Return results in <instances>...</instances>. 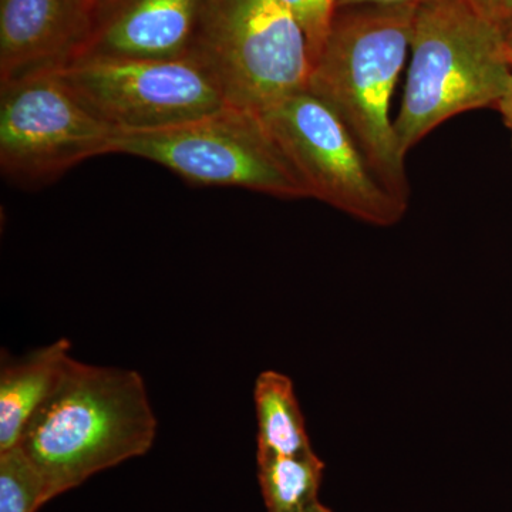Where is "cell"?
<instances>
[{"label": "cell", "instance_id": "cell-1", "mask_svg": "<svg viewBox=\"0 0 512 512\" xmlns=\"http://www.w3.org/2000/svg\"><path fill=\"white\" fill-rule=\"evenodd\" d=\"M156 436V414L140 373L70 356L18 446L45 481L50 501L100 471L144 456Z\"/></svg>", "mask_w": 512, "mask_h": 512}, {"label": "cell", "instance_id": "cell-2", "mask_svg": "<svg viewBox=\"0 0 512 512\" xmlns=\"http://www.w3.org/2000/svg\"><path fill=\"white\" fill-rule=\"evenodd\" d=\"M416 10L372 5L338 9L308 83L309 92L348 127L377 180L404 207L410 184L390 103L410 56Z\"/></svg>", "mask_w": 512, "mask_h": 512}, {"label": "cell", "instance_id": "cell-3", "mask_svg": "<svg viewBox=\"0 0 512 512\" xmlns=\"http://www.w3.org/2000/svg\"><path fill=\"white\" fill-rule=\"evenodd\" d=\"M511 76L504 30L467 0H434L417 8L406 86L394 119L403 156L453 117L497 110Z\"/></svg>", "mask_w": 512, "mask_h": 512}, {"label": "cell", "instance_id": "cell-4", "mask_svg": "<svg viewBox=\"0 0 512 512\" xmlns=\"http://www.w3.org/2000/svg\"><path fill=\"white\" fill-rule=\"evenodd\" d=\"M113 154L144 158L201 187H237L299 200L308 188L261 114L228 104L178 126L117 131Z\"/></svg>", "mask_w": 512, "mask_h": 512}, {"label": "cell", "instance_id": "cell-5", "mask_svg": "<svg viewBox=\"0 0 512 512\" xmlns=\"http://www.w3.org/2000/svg\"><path fill=\"white\" fill-rule=\"evenodd\" d=\"M194 53L231 106L262 113L308 89V37L278 0H207Z\"/></svg>", "mask_w": 512, "mask_h": 512}, {"label": "cell", "instance_id": "cell-6", "mask_svg": "<svg viewBox=\"0 0 512 512\" xmlns=\"http://www.w3.org/2000/svg\"><path fill=\"white\" fill-rule=\"evenodd\" d=\"M57 76L94 116L116 131L160 130L228 106L207 64L175 59L82 57Z\"/></svg>", "mask_w": 512, "mask_h": 512}, {"label": "cell", "instance_id": "cell-7", "mask_svg": "<svg viewBox=\"0 0 512 512\" xmlns=\"http://www.w3.org/2000/svg\"><path fill=\"white\" fill-rule=\"evenodd\" d=\"M116 134L56 72L0 84V170L10 183H53L90 158L113 154Z\"/></svg>", "mask_w": 512, "mask_h": 512}, {"label": "cell", "instance_id": "cell-8", "mask_svg": "<svg viewBox=\"0 0 512 512\" xmlns=\"http://www.w3.org/2000/svg\"><path fill=\"white\" fill-rule=\"evenodd\" d=\"M259 114L309 197L375 227L402 220L407 207L377 180L348 127L315 94H289Z\"/></svg>", "mask_w": 512, "mask_h": 512}, {"label": "cell", "instance_id": "cell-9", "mask_svg": "<svg viewBox=\"0 0 512 512\" xmlns=\"http://www.w3.org/2000/svg\"><path fill=\"white\" fill-rule=\"evenodd\" d=\"M96 10V0H0V84L80 59Z\"/></svg>", "mask_w": 512, "mask_h": 512}, {"label": "cell", "instance_id": "cell-10", "mask_svg": "<svg viewBox=\"0 0 512 512\" xmlns=\"http://www.w3.org/2000/svg\"><path fill=\"white\" fill-rule=\"evenodd\" d=\"M205 3L207 0H103L97 5L92 36L82 57L175 59L191 55Z\"/></svg>", "mask_w": 512, "mask_h": 512}, {"label": "cell", "instance_id": "cell-11", "mask_svg": "<svg viewBox=\"0 0 512 512\" xmlns=\"http://www.w3.org/2000/svg\"><path fill=\"white\" fill-rule=\"evenodd\" d=\"M70 342L59 339L28 355L12 359L2 355L0 366V453L16 447L33 414L52 392Z\"/></svg>", "mask_w": 512, "mask_h": 512}, {"label": "cell", "instance_id": "cell-12", "mask_svg": "<svg viewBox=\"0 0 512 512\" xmlns=\"http://www.w3.org/2000/svg\"><path fill=\"white\" fill-rule=\"evenodd\" d=\"M258 451L256 456H301L312 453L298 397L292 380L284 373L266 370L254 390Z\"/></svg>", "mask_w": 512, "mask_h": 512}, {"label": "cell", "instance_id": "cell-13", "mask_svg": "<svg viewBox=\"0 0 512 512\" xmlns=\"http://www.w3.org/2000/svg\"><path fill=\"white\" fill-rule=\"evenodd\" d=\"M268 512H302L318 500L325 463L315 451L301 456H256Z\"/></svg>", "mask_w": 512, "mask_h": 512}, {"label": "cell", "instance_id": "cell-14", "mask_svg": "<svg viewBox=\"0 0 512 512\" xmlns=\"http://www.w3.org/2000/svg\"><path fill=\"white\" fill-rule=\"evenodd\" d=\"M49 503L39 471L19 446L0 453V512H36Z\"/></svg>", "mask_w": 512, "mask_h": 512}, {"label": "cell", "instance_id": "cell-15", "mask_svg": "<svg viewBox=\"0 0 512 512\" xmlns=\"http://www.w3.org/2000/svg\"><path fill=\"white\" fill-rule=\"evenodd\" d=\"M278 2L284 5L302 26L311 47L313 63L338 12L339 0H278Z\"/></svg>", "mask_w": 512, "mask_h": 512}, {"label": "cell", "instance_id": "cell-16", "mask_svg": "<svg viewBox=\"0 0 512 512\" xmlns=\"http://www.w3.org/2000/svg\"><path fill=\"white\" fill-rule=\"evenodd\" d=\"M483 18L490 20L498 28L512 25V0H467Z\"/></svg>", "mask_w": 512, "mask_h": 512}, {"label": "cell", "instance_id": "cell-17", "mask_svg": "<svg viewBox=\"0 0 512 512\" xmlns=\"http://www.w3.org/2000/svg\"><path fill=\"white\" fill-rule=\"evenodd\" d=\"M434 0H339L338 9L349 8V6H410V8H420L426 3Z\"/></svg>", "mask_w": 512, "mask_h": 512}, {"label": "cell", "instance_id": "cell-18", "mask_svg": "<svg viewBox=\"0 0 512 512\" xmlns=\"http://www.w3.org/2000/svg\"><path fill=\"white\" fill-rule=\"evenodd\" d=\"M497 110L500 111L501 117H503L504 126L507 127L508 131H510L512 144V76L510 86H508L507 89V93H505L503 100H501L500 104H498Z\"/></svg>", "mask_w": 512, "mask_h": 512}, {"label": "cell", "instance_id": "cell-19", "mask_svg": "<svg viewBox=\"0 0 512 512\" xmlns=\"http://www.w3.org/2000/svg\"><path fill=\"white\" fill-rule=\"evenodd\" d=\"M302 512H332V511H330L328 507H325V505L320 504L319 501H316L315 504H312L311 507L306 508V510H303Z\"/></svg>", "mask_w": 512, "mask_h": 512}, {"label": "cell", "instance_id": "cell-20", "mask_svg": "<svg viewBox=\"0 0 512 512\" xmlns=\"http://www.w3.org/2000/svg\"><path fill=\"white\" fill-rule=\"evenodd\" d=\"M504 35H505V42H507L508 49H510V52L512 53V25L508 26V28L505 29Z\"/></svg>", "mask_w": 512, "mask_h": 512}, {"label": "cell", "instance_id": "cell-21", "mask_svg": "<svg viewBox=\"0 0 512 512\" xmlns=\"http://www.w3.org/2000/svg\"><path fill=\"white\" fill-rule=\"evenodd\" d=\"M97 5H99L100 2H103V0H96Z\"/></svg>", "mask_w": 512, "mask_h": 512}]
</instances>
